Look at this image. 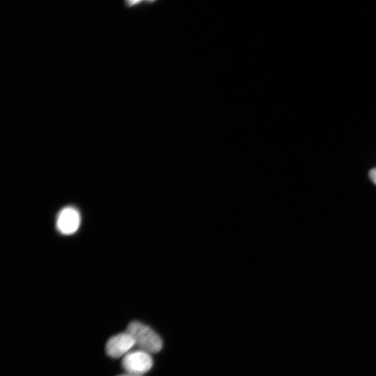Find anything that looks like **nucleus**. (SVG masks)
Here are the masks:
<instances>
[{
    "label": "nucleus",
    "instance_id": "nucleus-1",
    "mask_svg": "<svg viewBox=\"0 0 376 376\" xmlns=\"http://www.w3.org/2000/svg\"><path fill=\"white\" fill-rule=\"evenodd\" d=\"M134 338L139 350L149 354L157 353L162 348V341L158 334L142 323L131 322L127 330Z\"/></svg>",
    "mask_w": 376,
    "mask_h": 376
},
{
    "label": "nucleus",
    "instance_id": "nucleus-2",
    "mask_svg": "<svg viewBox=\"0 0 376 376\" xmlns=\"http://www.w3.org/2000/svg\"><path fill=\"white\" fill-rule=\"evenodd\" d=\"M153 364L151 354L141 350L129 353L122 360V367L127 373L138 376L149 371Z\"/></svg>",
    "mask_w": 376,
    "mask_h": 376
},
{
    "label": "nucleus",
    "instance_id": "nucleus-3",
    "mask_svg": "<svg viewBox=\"0 0 376 376\" xmlns=\"http://www.w3.org/2000/svg\"><path fill=\"white\" fill-rule=\"evenodd\" d=\"M136 346L131 334L127 331L111 338L106 344L107 354L112 358H119L130 353Z\"/></svg>",
    "mask_w": 376,
    "mask_h": 376
},
{
    "label": "nucleus",
    "instance_id": "nucleus-4",
    "mask_svg": "<svg viewBox=\"0 0 376 376\" xmlns=\"http://www.w3.org/2000/svg\"><path fill=\"white\" fill-rule=\"evenodd\" d=\"M79 224V214L75 208L71 207L64 209L58 221L59 229L62 233L66 235L75 233L77 230Z\"/></svg>",
    "mask_w": 376,
    "mask_h": 376
},
{
    "label": "nucleus",
    "instance_id": "nucleus-5",
    "mask_svg": "<svg viewBox=\"0 0 376 376\" xmlns=\"http://www.w3.org/2000/svg\"><path fill=\"white\" fill-rule=\"evenodd\" d=\"M371 181L376 185V168L371 170L369 173Z\"/></svg>",
    "mask_w": 376,
    "mask_h": 376
},
{
    "label": "nucleus",
    "instance_id": "nucleus-6",
    "mask_svg": "<svg viewBox=\"0 0 376 376\" xmlns=\"http://www.w3.org/2000/svg\"><path fill=\"white\" fill-rule=\"evenodd\" d=\"M118 376H138V375H134L127 373V374H123Z\"/></svg>",
    "mask_w": 376,
    "mask_h": 376
}]
</instances>
